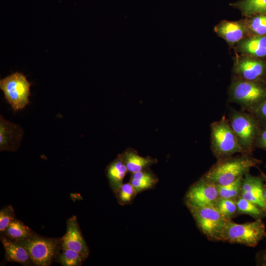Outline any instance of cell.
I'll return each mask as SVG.
<instances>
[{"label":"cell","instance_id":"obj_11","mask_svg":"<svg viewBox=\"0 0 266 266\" xmlns=\"http://www.w3.org/2000/svg\"><path fill=\"white\" fill-rule=\"evenodd\" d=\"M213 31L233 48L238 42L248 36L243 19L237 21L222 20L214 27Z\"/></svg>","mask_w":266,"mask_h":266},{"label":"cell","instance_id":"obj_9","mask_svg":"<svg viewBox=\"0 0 266 266\" xmlns=\"http://www.w3.org/2000/svg\"><path fill=\"white\" fill-rule=\"evenodd\" d=\"M219 199L217 185L202 177L192 184L185 194L187 207L215 206Z\"/></svg>","mask_w":266,"mask_h":266},{"label":"cell","instance_id":"obj_8","mask_svg":"<svg viewBox=\"0 0 266 266\" xmlns=\"http://www.w3.org/2000/svg\"><path fill=\"white\" fill-rule=\"evenodd\" d=\"M27 250L35 266L51 265L57 253L60 240L38 236L35 233L31 237L17 241Z\"/></svg>","mask_w":266,"mask_h":266},{"label":"cell","instance_id":"obj_16","mask_svg":"<svg viewBox=\"0 0 266 266\" xmlns=\"http://www.w3.org/2000/svg\"><path fill=\"white\" fill-rule=\"evenodd\" d=\"M129 172L134 173L150 168L158 160L152 157L140 156L136 150L128 148L120 154Z\"/></svg>","mask_w":266,"mask_h":266},{"label":"cell","instance_id":"obj_33","mask_svg":"<svg viewBox=\"0 0 266 266\" xmlns=\"http://www.w3.org/2000/svg\"><path fill=\"white\" fill-rule=\"evenodd\" d=\"M265 167H266V165H265Z\"/></svg>","mask_w":266,"mask_h":266},{"label":"cell","instance_id":"obj_14","mask_svg":"<svg viewBox=\"0 0 266 266\" xmlns=\"http://www.w3.org/2000/svg\"><path fill=\"white\" fill-rule=\"evenodd\" d=\"M233 49L237 54L266 59V36H248L239 42Z\"/></svg>","mask_w":266,"mask_h":266},{"label":"cell","instance_id":"obj_25","mask_svg":"<svg viewBox=\"0 0 266 266\" xmlns=\"http://www.w3.org/2000/svg\"><path fill=\"white\" fill-rule=\"evenodd\" d=\"M243 176L229 184L217 185L219 198L236 200L241 194Z\"/></svg>","mask_w":266,"mask_h":266},{"label":"cell","instance_id":"obj_19","mask_svg":"<svg viewBox=\"0 0 266 266\" xmlns=\"http://www.w3.org/2000/svg\"><path fill=\"white\" fill-rule=\"evenodd\" d=\"M230 5L238 9L244 17L266 14V0H239Z\"/></svg>","mask_w":266,"mask_h":266},{"label":"cell","instance_id":"obj_1","mask_svg":"<svg viewBox=\"0 0 266 266\" xmlns=\"http://www.w3.org/2000/svg\"><path fill=\"white\" fill-rule=\"evenodd\" d=\"M260 162L249 154L232 156L217 160L202 177L217 185H228L243 176Z\"/></svg>","mask_w":266,"mask_h":266},{"label":"cell","instance_id":"obj_12","mask_svg":"<svg viewBox=\"0 0 266 266\" xmlns=\"http://www.w3.org/2000/svg\"><path fill=\"white\" fill-rule=\"evenodd\" d=\"M60 246L62 248L76 251L88 257L89 254V249L75 216L67 220L66 233L60 240Z\"/></svg>","mask_w":266,"mask_h":266},{"label":"cell","instance_id":"obj_4","mask_svg":"<svg viewBox=\"0 0 266 266\" xmlns=\"http://www.w3.org/2000/svg\"><path fill=\"white\" fill-rule=\"evenodd\" d=\"M228 120L240 146L245 154H250L261 130L260 122L251 113L232 108Z\"/></svg>","mask_w":266,"mask_h":266},{"label":"cell","instance_id":"obj_32","mask_svg":"<svg viewBox=\"0 0 266 266\" xmlns=\"http://www.w3.org/2000/svg\"><path fill=\"white\" fill-rule=\"evenodd\" d=\"M261 175L263 179V194L266 201V174L262 170H260Z\"/></svg>","mask_w":266,"mask_h":266},{"label":"cell","instance_id":"obj_18","mask_svg":"<svg viewBox=\"0 0 266 266\" xmlns=\"http://www.w3.org/2000/svg\"><path fill=\"white\" fill-rule=\"evenodd\" d=\"M129 182L138 194L154 188L159 182V179L149 168L132 173Z\"/></svg>","mask_w":266,"mask_h":266},{"label":"cell","instance_id":"obj_15","mask_svg":"<svg viewBox=\"0 0 266 266\" xmlns=\"http://www.w3.org/2000/svg\"><path fill=\"white\" fill-rule=\"evenodd\" d=\"M0 240L5 251V257L10 262L18 263L27 266L33 264L27 250L16 240L3 235Z\"/></svg>","mask_w":266,"mask_h":266},{"label":"cell","instance_id":"obj_24","mask_svg":"<svg viewBox=\"0 0 266 266\" xmlns=\"http://www.w3.org/2000/svg\"><path fill=\"white\" fill-rule=\"evenodd\" d=\"M58 261L64 266H79L87 258L80 253L70 249L60 248Z\"/></svg>","mask_w":266,"mask_h":266},{"label":"cell","instance_id":"obj_23","mask_svg":"<svg viewBox=\"0 0 266 266\" xmlns=\"http://www.w3.org/2000/svg\"><path fill=\"white\" fill-rule=\"evenodd\" d=\"M238 215L246 214L255 220L266 217V212L261 207L240 196L236 200Z\"/></svg>","mask_w":266,"mask_h":266},{"label":"cell","instance_id":"obj_31","mask_svg":"<svg viewBox=\"0 0 266 266\" xmlns=\"http://www.w3.org/2000/svg\"><path fill=\"white\" fill-rule=\"evenodd\" d=\"M257 257L261 265L266 266V251L261 252Z\"/></svg>","mask_w":266,"mask_h":266},{"label":"cell","instance_id":"obj_6","mask_svg":"<svg viewBox=\"0 0 266 266\" xmlns=\"http://www.w3.org/2000/svg\"><path fill=\"white\" fill-rule=\"evenodd\" d=\"M187 208L203 235L210 240L222 241L224 231L229 220L222 216L215 206Z\"/></svg>","mask_w":266,"mask_h":266},{"label":"cell","instance_id":"obj_3","mask_svg":"<svg viewBox=\"0 0 266 266\" xmlns=\"http://www.w3.org/2000/svg\"><path fill=\"white\" fill-rule=\"evenodd\" d=\"M210 147L217 160L236 153L245 154L225 115L210 125Z\"/></svg>","mask_w":266,"mask_h":266},{"label":"cell","instance_id":"obj_2","mask_svg":"<svg viewBox=\"0 0 266 266\" xmlns=\"http://www.w3.org/2000/svg\"><path fill=\"white\" fill-rule=\"evenodd\" d=\"M228 95L230 102L251 112L266 98V84L262 80L251 81L233 76Z\"/></svg>","mask_w":266,"mask_h":266},{"label":"cell","instance_id":"obj_20","mask_svg":"<svg viewBox=\"0 0 266 266\" xmlns=\"http://www.w3.org/2000/svg\"><path fill=\"white\" fill-rule=\"evenodd\" d=\"M263 179L259 176L251 175L249 171L246 173L242 182L241 191L245 192L255 197L264 199L263 194Z\"/></svg>","mask_w":266,"mask_h":266},{"label":"cell","instance_id":"obj_7","mask_svg":"<svg viewBox=\"0 0 266 266\" xmlns=\"http://www.w3.org/2000/svg\"><path fill=\"white\" fill-rule=\"evenodd\" d=\"M30 87L26 77L19 72L0 80V88L14 111L23 109L30 103Z\"/></svg>","mask_w":266,"mask_h":266},{"label":"cell","instance_id":"obj_30","mask_svg":"<svg viewBox=\"0 0 266 266\" xmlns=\"http://www.w3.org/2000/svg\"><path fill=\"white\" fill-rule=\"evenodd\" d=\"M265 125V126L260 130L256 141L255 146H257L266 150V124Z\"/></svg>","mask_w":266,"mask_h":266},{"label":"cell","instance_id":"obj_28","mask_svg":"<svg viewBox=\"0 0 266 266\" xmlns=\"http://www.w3.org/2000/svg\"><path fill=\"white\" fill-rule=\"evenodd\" d=\"M15 219L14 210L11 205L2 208L0 211V232L2 233Z\"/></svg>","mask_w":266,"mask_h":266},{"label":"cell","instance_id":"obj_13","mask_svg":"<svg viewBox=\"0 0 266 266\" xmlns=\"http://www.w3.org/2000/svg\"><path fill=\"white\" fill-rule=\"evenodd\" d=\"M24 132L18 124L12 123L0 115V151L14 152L22 140Z\"/></svg>","mask_w":266,"mask_h":266},{"label":"cell","instance_id":"obj_29","mask_svg":"<svg viewBox=\"0 0 266 266\" xmlns=\"http://www.w3.org/2000/svg\"><path fill=\"white\" fill-rule=\"evenodd\" d=\"M250 113L253 114L259 122L266 124V98Z\"/></svg>","mask_w":266,"mask_h":266},{"label":"cell","instance_id":"obj_26","mask_svg":"<svg viewBox=\"0 0 266 266\" xmlns=\"http://www.w3.org/2000/svg\"><path fill=\"white\" fill-rule=\"evenodd\" d=\"M114 194L118 203L123 206L131 204L138 193L129 182L123 183Z\"/></svg>","mask_w":266,"mask_h":266},{"label":"cell","instance_id":"obj_22","mask_svg":"<svg viewBox=\"0 0 266 266\" xmlns=\"http://www.w3.org/2000/svg\"><path fill=\"white\" fill-rule=\"evenodd\" d=\"M34 233L29 227L15 218L2 234L8 238L18 241L27 239Z\"/></svg>","mask_w":266,"mask_h":266},{"label":"cell","instance_id":"obj_10","mask_svg":"<svg viewBox=\"0 0 266 266\" xmlns=\"http://www.w3.org/2000/svg\"><path fill=\"white\" fill-rule=\"evenodd\" d=\"M233 76L251 80H262L266 75V60L237 54L233 58Z\"/></svg>","mask_w":266,"mask_h":266},{"label":"cell","instance_id":"obj_17","mask_svg":"<svg viewBox=\"0 0 266 266\" xmlns=\"http://www.w3.org/2000/svg\"><path fill=\"white\" fill-rule=\"evenodd\" d=\"M128 172L120 154L107 166L105 174L114 193L123 185L124 179Z\"/></svg>","mask_w":266,"mask_h":266},{"label":"cell","instance_id":"obj_21","mask_svg":"<svg viewBox=\"0 0 266 266\" xmlns=\"http://www.w3.org/2000/svg\"><path fill=\"white\" fill-rule=\"evenodd\" d=\"M248 36H266V14H261L244 17Z\"/></svg>","mask_w":266,"mask_h":266},{"label":"cell","instance_id":"obj_5","mask_svg":"<svg viewBox=\"0 0 266 266\" xmlns=\"http://www.w3.org/2000/svg\"><path fill=\"white\" fill-rule=\"evenodd\" d=\"M265 237L266 227L262 219L242 224L230 220L224 231L222 241L254 247Z\"/></svg>","mask_w":266,"mask_h":266},{"label":"cell","instance_id":"obj_27","mask_svg":"<svg viewBox=\"0 0 266 266\" xmlns=\"http://www.w3.org/2000/svg\"><path fill=\"white\" fill-rule=\"evenodd\" d=\"M215 206L222 216L227 220H232L238 215L235 200L219 198Z\"/></svg>","mask_w":266,"mask_h":266}]
</instances>
